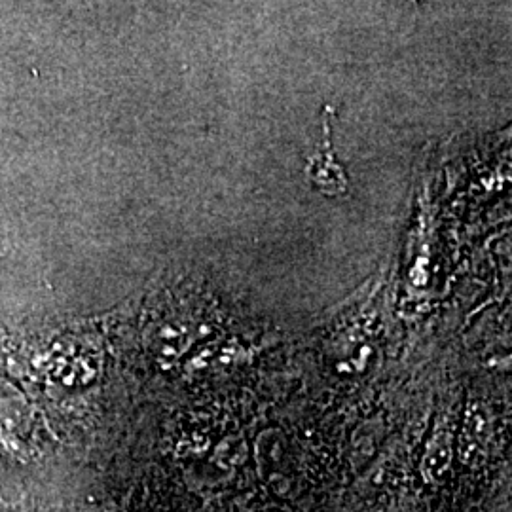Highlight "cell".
I'll use <instances>...</instances> for the list:
<instances>
[{
	"label": "cell",
	"instance_id": "cell-2",
	"mask_svg": "<svg viewBox=\"0 0 512 512\" xmlns=\"http://www.w3.org/2000/svg\"><path fill=\"white\" fill-rule=\"evenodd\" d=\"M456 437L448 420L439 421L425 444L420 459V475L423 482L437 486L442 484L454 465Z\"/></svg>",
	"mask_w": 512,
	"mask_h": 512
},
{
	"label": "cell",
	"instance_id": "cell-4",
	"mask_svg": "<svg viewBox=\"0 0 512 512\" xmlns=\"http://www.w3.org/2000/svg\"><path fill=\"white\" fill-rule=\"evenodd\" d=\"M323 129H325V145L308 160L306 175H308V181L315 188H319V192L327 196H342L348 192V179L344 169L336 162L330 147L329 122H325Z\"/></svg>",
	"mask_w": 512,
	"mask_h": 512
},
{
	"label": "cell",
	"instance_id": "cell-5",
	"mask_svg": "<svg viewBox=\"0 0 512 512\" xmlns=\"http://www.w3.org/2000/svg\"><path fill=\"white\" fill-rule=\"evenodd\" d=\"M247 459V444L241 437H226L213 450L211 465L217 473L232 475Z\"/></svg>",
	"mask_w": 512,
	"mask_h": 512
},
{
	"label": "cell",
	"instance_id": "cell-1",
	"mask_svg": "<svg viewBox=\"0 0 512 512\" xmlns=\"http://www.w3.org/2000/svg\"><path fill=\"white\" fill-rule=\"evenodd\" d=\"M492 433L494 421L488 406L480 401H471L467 404L456 440V454L465 467L475 469L484 461L490 448Z\"/></svg>",
	"mask_w": 512,
	"mask_h": 512
},
{
	"label": "cell",
	"instance_id": "cell-3",
	"mask_svg": "<svg viewBox=\"0 0 512 512\" xmlns=\"http://www.w3.org/2000/svg\"><path fill=\"white\" fill-rule=\"evenodd\" d=\"M255 461L264 482L275 490L289 486V446L281 431L268 429L256 437Z\"/></svg>",
	"mask_w": 512,
	"mask_h": 512
}]
</instances>
